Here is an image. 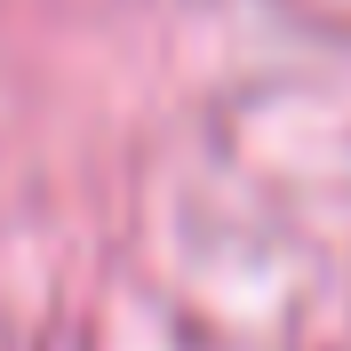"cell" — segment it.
Masks as SVG:
<instances>
[]
</instances>
